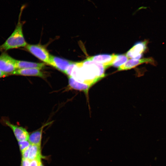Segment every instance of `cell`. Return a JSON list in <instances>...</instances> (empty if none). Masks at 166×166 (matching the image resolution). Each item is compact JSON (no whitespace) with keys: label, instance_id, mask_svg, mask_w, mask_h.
<instances>
[{"label":"cell","instance_id":"18","mask_svg":"<svg viewBox=\"0 0 166 166\" xmlns=\"http://www.w3.org/2000/svg\"><path fill=\"white\" fill-rule=\"evenodd\" d=\"M30 161L28 159H22L21 166H29Z\"/></svg>","mask_w":166,"mask_h":166},{"label":"cell","instance_id":"7","mask_svg":"<svg viewBox=\"0 0 166 166\" xmlns=\"http://www.w3.org/2000/svg\"><path fill=\"white\" fill-rule=\"evenodd\" d=\"M147 42H139L136 43L126 53L128 58L140 59L142 53L146 49Z\"/></svg>","mask_w":166,"mask_h":166},{"label":"cell","instance_id":"2","mask_svg":"<svg viewBox=\"0 0 166 166\" xmlns=\"http://www.w3.org/2000/svg\"><path fill=\"white\" fill-rule=\"evenodd\" d=\"M26 6V4L22 5L19 14V21L15 28L6 41L0 45V51L4 52L10 49L25 47L27 45L22 32L23 23L20 21L22 11Z\"/></svg>","mask_w":166,"mask_h":166},{"label":"cell","instance_id":"1","mask_svg":"<svg viewBox=\"0 0 166 166\" xmlns=\"http://www.w3.org/2000/svg\"><path fill=\"white\" fill-rule=\"evenodd\" d=\"M105 69L101 64L87 58L76 62L70 76L77 81L90 87L105 77Z\"/></svg>","mask_w":166,"mask_h":166},{"label":"cell","instance_id":"5","mask_svg":"<svg viewBox=\"0 0 166 166\" xmlns=\"http://www.w3.org/2000/svg\"><path fill=\"white\" fill-rule=\"evenodd\" d=\"M73 62L71 61L50 55L48 64L65 74L70 66Z\"/></svg>","mask_w":166,"mask_h":166},{"label":"cell","instance_id":"10","mask_svg":"<svg viewBox=\"0 0 166 166\" xmlns=\"http://www.w3.org/2000/svg\"><path fill=\"white\" fill-rule=\"evenodd\" d=\"M41 70V69L37 68L17 69L12 73L11 75L37 76L44 78L45 75Z\"/></svg>","mask_w":166,"mask_h":166},{"label":"cell","instance_id":"17","mask_svg":"<svg viewBox=\"0 0 166 166\" xmlns=\"http://www.w3.org/2000/svg\"><path fill=\"white\" fill-rule=\"evenodd\" d=\"M41 158H38L31 161L29 166H40Z\"/></svg>","mask_w":166,"mask_h":166},{"label":"cell","instance_id":"20","mask_svg":"<svg viewBox=\"0 0 166 166\" xmlns=\"http://www.w3.org/2000/svg\"><path fill=\"white\" fill-rule=\"evenodd\" d=\"M40 166H43V164H42V162H41V164H40Z\"/></svg>","mask_w":166,"mask_h":166},{"label":"cell","instance_id":"15","mask_svg":"<svg viewBox=\"0 0 166 166\" xmlns=\"http://www.w3.org/2000/svg\"><path fill=\"white\" fill-rule=\"evenodd\" d=\"M128 60V58L125 54L117 55V58L112 65L118 68L125 63Z\"/></svg>","mask_w":166,"mask_h":166},{"label":"cell","instance_id":"4","mask_svg":"<svg viewBox=\"0 0 166 166\" xmlns=\"http://www.w3.org/2000/svg\"><path fill=\"white\" fill-rule=\"evenodd\" d=\"M25 47L36 57L48 64L50 54L44 46L39 44H27Z\"/></svg>","mask_w":166,"mask_h":166},{"label":"cell","instance_id":"8","mask_svg":"<svg viewBox=\"0 0 166 166\" xmlns=\"http://www.w3.org/2000/svg\"><path fill=\"white\" fill-rule=\"evenodd\" d=\"M5 122L12 129L18 141L28 140L29 134L25 128L13 124L6 120L5 121Z\"/></svg>","mask_w":166,"mask_h":166},{"label":"cell","instance_id":"11","mask_svg":"<svg viewBox=\"0 0 166 166\" xmlns=\"http://www.w3.org/2000/svg\"><path fill=\"white\" fill-rule=\"evenodd\" d=\"M49 122L43 124L39 129L29 135L28 140L31 144L41 146L42 131L44 128L52 123Z\"/></svg>","mask_w":166,"mask_h":166},{"label":"cell","instance_id":"6","mask_svg":"<svg viewBox=\"0 0 166 166\" xmlns=\"http://www.w3.org/2000/svg\"><path fill=\"white\" fill-rule=\"evenodd\" d=\"M117 55L101 54L91 56L87 58L102 65L106 69L112 65L116 60Z\"/></svg>","mask_w":166,"mask_h":166},{"label":"cell","instance_id":"16","mask_svg":"<svg viewBox=\"0 0 166 166\" xmlns=\"http://www.w3.org/2000/svg\"><path fill=\"white\" fill-rule=\"evenodd\" d=\"M18 143L21 152L27 148L31 144L28 140L18 141Z\"/></svg>","mask_w":166,"mask_h":166},{"label":"cell","instance_id":"12","mask_svg":"<svg viewBox=\"0 0 166 166\" xmlns=\"http://www.w3.org/2000/svg\"><path fill=\"white\" fill-rule=\"evenodd\" d=\"M45 64L44 63H36L25 61L16 60L17 69H23L37 68L41 69L44 68Z\"/></svg>","mask_w":166,"mask_h":166},{"label":"cell","instance_id":"14","mask_svg":"<svg viewBox=\"0 0 166 166\" xmlns=\"http://www.w3.org/2000/svg\"><path fill=\"white\" fill-rule=\"evenodd\" d=\"M41 146L30 144L29 147L28 159L30 161L38 158H41Z\"/></svg>","mask_w":166,"mask_h":166},{"label":"cell","instance_id":"3","mask_svg":"<svg viewBox=\"0 0 166 166\" xmlns=\"http://www.w3.org/2000/svg\"><path fill=\"white\" fill-rule=\"evenodd\" d=\"M16 60L3 52L0 55V71L8 75L17 69Z\"/></svg>","mask_w":166,"mask_h":166},{"label":"cell","instance_id":"19","mask_svg":"<svg viewBox=\"0 0 166 166\" xmlns=\"http://www.w3.org/2000/svg\"><path fill=\"white\" fill-rule=\"evenodd\" d=\"M8 75L0 71V78L6 77Z\"/></svg>","mask_w":166,"mask_h":166},{"label":"cell","instance_id":"9","mask_svg":"<svg viewBox=\"0 0 166 166\" xmlns=\"http://www.w3.org/2000/svg\"><path fill=\"white\" fill-rule=\"evenodd\" d=\"M153 59L152 58H146L140 59H131L128 60L125 63L118 67V70L130 69L140 64L144 63L154 64Z\"/></svg>","mask_w":166,"mask_h":166},{"label":"cell","instance_id":"13","mask_svg":"<svg viewBox=\"0 0 166 166\" xmlns=\"http://www.w3.org/2000/svg\"><path fill=\"white\" fill-rule=\"evenodd\" d=\"M68 79L70 89L83 91L86 93H88L90 88L89 86L77 81L71 76H68Z\"/></svg>","mask_w":166,"mask_h":166}]
</instances>
